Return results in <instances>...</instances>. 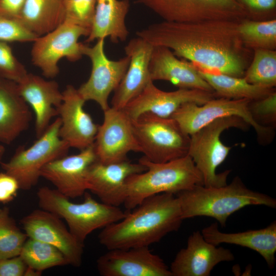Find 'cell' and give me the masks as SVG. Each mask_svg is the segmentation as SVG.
<instances>
[{
	"mask_svg": "<svg viewBox=\"0 0 276 276\" xmlns=\"http://www.w3.org/2000/svg\"><path fill=\"white\" fill-rule=\"evenodd\" d=\"M238 22L164 20L137 31L136 35L153 46L169 48L176 57L201 69L243 77L252 60L253 50L244 45Z\"/></svg>",
	"mask_w": 276,
	"mask_h": 276,
	"instance_id": "obj_1",
	"label": "cell"
},
{
	"mask_svg": "<svg viewBox=\"0 0 276 276\" xmlns=\"http://www.w3.org/2000/svg\"><path fill=\"white\" fill-rule=\"evenodd\" d=\"M133 210L100 233L99 242L108 250L149 246L177 231L183 220L179 200L171 193L149 197Z\"/></svg>",
	"mask_w": 276,
	"mask_h": 276,
	"instance_id": "obj_2",
	"label": "cell"
},
{
	"mask_svg": "<svg viewBox=\"0 0 276 276\" xmlns=\"http://www.w3.org/2000/svg\"><path fill=\"white\" fill-rule=\"evenodd\" d=\"M183 219L205 216L216 219L225 226L228 217L248 205L276 208V200L265 194L248 189L238 176L229 184L218 187L197 185L175 194Z\"/></svg>",
	"mask_w": 276,
	"mask_h": 276,
	"instance_id": "obj_3",
	"label": "cell"
},
{
	"mask_svg": "<svg viewBox=\"0 0 276 276\" xmlns=\"http://www.w3.org/2000/svg\"><path fill=\"white\" fill-rule=\"evenodd\" d=\"M139 162L147 170L131 175L126 180L123 204L128 211L151 196L163 193L176 194L195 186H203L201 174L188 154L165 163L152 162L143 156Z\"/></svg>",
	"mask_w": 276,
	"mask_h": 276,
	"instance_id": "obj_4",
	"label": "cell"
},
{
	"mask_svg": "<svg viewBox=\"0 0 276 276\" xmlns=\"http://www.w3.org/2000/svg\"><path fill=\"white\" fill-rule=\"evenodd\" d=\"M84 196V201L76 203L55 189L42 187L37 192L39 208L64 219L71 233L83 244L91 232L122 220L127 214L118 206L96 201L86 192Z\"/></svg>",
	"mask_w": 276,
	"mask_h": 276,
	"instance_id": "obj_5",
	"label": "cell"
},
{
	"mask_svg": "<svg viewBox=\"0 0 276 276\" xmlns=\"http://www.w3.org/2000/svg\"><path fill=\"white\" fill-rule=\"evenodd\" d=\"M249 127L241 118L225 117L216 119L190 135L188 154L201 174L204 186L218 187L227 184L230 170L216 173L217 168L225 160L232 148L222 142V133L231 128L245 131Z\"/></svg>",
	"mask_w": 276,
	"mask_h": 276,
	"instance_id": "obj_6",
	"label": "cell"
},
{
	"mask_svg": "<svg viewBox=\"0 0 276 276\" xmlns=\"http://www.w3.org/2000/svg\"><path fill=\"white\" fill-rule=\"evenodd\" d=\"M132 121L141 153L148 160L165 163L188 155L190 136L173 118L145 113Z\"/></svg>",
	"mask_w": 276,
	"mask_h": 276,
	"instance_id": "obj_7",
	"label": "cell"
},
{
	"mask_svg": "<svg viewBox=\"0 0 276 276\" xmlns=\"http://www.w3.org/2000/svg\"><path fill=\"white\" fill-rule=\"evenodd\" d=\"M61 123L58 117L32 146L19 147L8 162L0 163L4 171L16 178L20 189H32L41 177L45 165L67 155L70 147L59 136Z\"/></svg>",
	"mask_w": 276,
	"mask_h": 276,
	"instance_id": "obj_8",
	"label": "cell"
},
{
	"mask_svg": "<svg viewBox=\"0 0 276 276\" xmlns=\"http://www.w3.org/2000/svg\"><path fill=\"white\" fill-rule=\"evenodd\" d=\"M250 100L215 98L204 104L188 102L182 105L171 117L189 135L218 118L237 116L254 128L261 145L269 144L273 139L274 128L262 126L253 119L248 104Z\"/></svg>",
	"mask_w": 276,
	"mask_h": 276,
	"instance_id": "obj_9",
	"label": "cell"
},
{
	"mask_svg": "<svg viewBox=\"0 0 276 276\" xmlns=\"http://www.w3.org/2000/svg\"><path fill=\"white\" fill-rule=\"evenodd\" d=\"M165 21L189 22L206 20L240 22L247 18L235 0H136Z\"/></svg>",
	"mask_w": 276,
	"mask_h": 276,
	"instance_id": "obj_10",
	"label": "cell"
},
{
	"mask_svg": "<svg viewBox=\"0 0 276 276\" xmlns=\"http://www.w3.org/2000/svg\"><path fill=\"white\" fill-rule=\"evenodd\" d=\"M90 30L64 21L52 31L38 36L31 49L33 64L40 69L48 78L55 77L59 72L58 62L62 58L70 61L81 58L82 43L78 42L82 36H88Z\"/></svg>",
	"mask_w": 276,
	"mask_h": 276,
	"instance_id": "obj_11",
	"label": "cell"
},
{
	"mask_svg": "<svg viewBox=\"0 0 276 276\" xmlns=\"http://www.w3.org/2000/svg\"><path fill=\"white\" fill-rule=\"evenodd\" d=\"M104 47V39L97 40L92 47L82 43L83 55L90 59L91 70L88 79L77 89L86 101L96 102L103 111L109 107L108 97L123 79L130 62L128 56L118 60L109 59Z\"/></svg>",
	"mask_w": 276,
	"mask_h": 276,
	"instance_id": "obj_12",
	"label": "cell"
},
{
	"mask_svg": "<svg viewBox=\"0 0 276 276\" xmlns=\"http://www.w3.org/2000/svg\"><path fill=\"white\" fill-rule=\"evenodd\" d=\"M104 119L99 125L94 143L97 160L103 164L127 159L131 151L142 152L135 136L132 121L123 109L109 106L103 111Z\"/></svg>",
	"mask_w": 276,
	"mask_h": 276,
	"instance_id": "obj_13",
	"label": "cell"
},
{
	"mask_svg": "<svg viewBox=\"0 0 276 276\" xmlns=\"http://www.w3.org/2000/svg\"><path fill=\"white\" fill-rule=\"evenodd\" d=\"M216 98L214 93L197 89L179 88L165 91L150 82L142 91L123 108L132 120L145 113L169 118L183 104L193 102L202 105Z\"/></svg>",
	"mask_w": 276,
	"mask_h": 276,
	"instance_id": "obj_14",
	"label": "cell"
},
{
	"mask_svg": "<svg viewBox=\"0 0 276 276\" xmlns=\"http://www.w3.org/2000/svg\"><path fill=\"white\" fill-rule=\"evenodd\" d=\"M21 223L28 238L54 246L64 255L68 264L81 266L84 244L73 236L58 216L36 209L23 217Z\"/></svg>",
	"mask_w": 276,
	"mask_h": 276,
	"instance_id": "obj_15",
	"label": "cell"
},
{
	"mask_svg": "<svg viewBox=\"0 0 276 276\" xmlns=\"http://www.w3.org/2000/svg\"><path fill=\"white\" fill-rule=\"evenodd\" d=\"M97 267L103 276H172L170 268L149 246L109 250L98 259Z\"/></svg>",
	"mask_w": 276,
	"mask_h": 276,
	"instance_id": "obj_16",
	"label": "cell"
},
{
	"mask_svg": "<svg viewBox=\"0 0 276 276\" xmlns=\"http://www.w3.org/2000/svg\"><path fill=\"white\" fill-rule=\"evenodd\" d=\"M96 160L93 144L78 154L66 155L48 163L41 170L40 176L66 197L77 198L88 190V170Z\"/></svg>",
	"mask_w": 276,
	"mask_h": 276,
	"instance_id": "obj_17",
	"label": "cell"
},
{
	"mask_svg": "<svg viewBox=\"0 0 276 276\" xmlns=\"http://www.w3.org/2000/svg\"><path fill=\"white\" fill-rule=\"evenodd\" d=\"M62 95V101L57 108L61 122L59 134L70 148L81 151L94 144L99 125L84 110L86 101L74 86L67 85Z\"/></svg>",
	"mask_w": 276,
	"mask_h": 276,
	"instance_id": "obj_18",
	"label": "cell"
},
{
	"mask_svg": "<svg viewBox=\"0 0 276 276\" xmlns=\"http://www.w3.org/2000/svg\"><path fill=\"white\" fill-rule=\"evenodd\" d=\"M217 246L208 242L199 231L194 232L186 247L177 252L171 264L172 276H209L218 264L235 259L229 249Z\"/></svg>",
	"mask_w": 276,
	"mask_h": 276,
	"instance_id": "obj_19",
	"label": "cell"
},
{
	"mask_svg": "<svg viewBox=\"0 0 276 276\" xmlns=\"http://www.w3.org/2000/svg\"><path fill=\"white\" fill-rule=\"evenodd\" d=\"M147 170L143 164L125 160L103 164L97 160L89 167L88 190L107 204L118 206L125 201L124 187L127 178Z\"/></svg>",
	"mask_w": 276,
	"mask_h": 276,
	"instance_id": "obj_20",
	"label": "cell"
},
{
	"mask_svg": "<svg viewBox=\"0 0 276 276\" xmlns=\"http://www.w3.org/2000/svg\"><path fill=\"white\" fill-rule=\"evenodd\" d=\"M153 46L137 36L131 39L124 47L130 59L127 70L114 90L111 107L123 109L145 88L151 81L149 64Z\"/></svg>",
	"mask_w": 276,
	"mask_h": 276,
	"instance_id": "obj_21",
	"label": "cell"
},
{
	"mask_svg": "<svg viewBox=\"0 0 276 276\" xmlns=\"http://www.w3.org/2000/svg\"><path fill=\"white\" fill-rule=\"evenodd\" d=\"M17 84L20 95L35 114V133L38 138L47 130L52 119L58 116L62 92L56 81L45 80L32 73H28Z\"/></svg>",
	"mask_w": 276,
	"mask_h": 276,
	"instance_id": "obj_22",
	"label": "cell"
},
{
	"mask_svg": "<svg viewBox=\"0 0 276 276\" xmlns=\"http://www.w3.org/2000/svg\"><path fill=\"white\" fill-rule=\"evenodd\" d=\"M151 80L171 82L179 88L197 89L214 93L191 62L180 60L168 48L153 46L149 64Z\"/></svg>",
	"mask_w": 276,
	"mask_h": 276,
	"instance_id": "obj_23",
	"label": "cell"
},
{
	"mask_svg": "<svg viewBox=\"0 0 276 276\" xmlns=\"http://www.w3.org/2000/svg\"><path fill=\"white\" fill-rule=\"evenodd\" d=\"M204 238L209 242L218 246L227 243L248 248L259 253L270 269L275 265L276 252V221L267 227L239 233H223L215 222L201 231Z\"/></svg>",
	"mask_w": 276,
	"mask_h": 276,
	"instance_id": "obj_24",
	"label": "cell"
},
{
	"mask_svg": "<svg viewBox=\"0 0 276 276\" xmlns=\"http://www.w3.org/2000/svg\"><path fill=\"white\" fill-rule=\"evenodd\" d=\"M32 120L29 105L17 84L0 78V142L9 144L28 129Z\"/></svg>",
	"mask_w": 276,
	"mask_h": 276,
	"instance_id": "obj_25",
	"label": "cell"
},
{
	"mask_svg": "<svg viewBox=\"0 0 276 276\" xmlns=\"http://www.w3.org/2000/svg\"><path fill=\"white\" fill-rule=\"evenodd\" d=\"M130 7L129 0H97L90 32L86 40L109 37L113 43L126 40L129 31L126 17Z\"/></svg>",
	"mask_w": 276,
	"mask_h": 276,
	"instance_id": "obj_26",
	"label": "cell"
},
{
	"mask_svg": "<svg viewBox=\"0 0 276 276\" xmlns=\"http://www.w3.org/2000/svg\"><path fill=\"white\" fill-rule=\"evenodd\" d=\"M18 17L31 31L44 35L64 21V0H25Z\"/></svg>",
	"mask_w": 276,
	"mask_h": 276,
	"instance_id": "obj_27",
	"label": "cell"
},
{
	"mask_svg": "<svg viewBox=\"0 0 276 276\" xmlns=\"http://www.w3.org/2000/svg\"><path fill=\"white\" fill-rule=\"evenodd\" d=\"M196 67L212 88L216 98L254 100L263 98L275 90L274 87L249 83L243 77L231 76Z\"/></svg>",
	"mask_w": 276,
	"mask_h": 276,
	"instance_id": "obj_28",
	"label": "cell"
},
{
	"mask_svg": "<svg viewBox=\"0 0 276 276\" xmlns=\"http://www.w3.org/2000/svg\"><path fill=\"white\" fill-rule=\"evenodd\" d=\"M28 267L42 272L49 268L68 265L64 255L45 242L28 238L19 255Z\"/></svg>",
	"mask_w": 276,
	"mask_h": 276,
	"instance_id": "obj_29",
	"label": "cell"
},
{
	"mask_svg": "<svg viewBox=\"0 0 276 276\" xmlns=\"http://www.w3.org/2000/svg\"><path fill=\"white\" fill-rule=\"evenodd\" d=\"M238 32L244 45L255 49H276V18L254 20L248 18L238 22Z\"/></svg>",
	"mask_w": 276,
	"mask_h": 276,
	"instance_id": "obj_30",
	"label": "cell"
},
{
	"mask_svg": "<svg viewBox=\"0 0 276 276\" xmlns=\"http://www.w3.org/2000/svg\"><path fill=\"white\" fill-rule=\"evenodd\" d=\"M243 77L251 84L275 87L276 51L254 50L252 60Z\"/></svg>",
	"mask_w": 276,
	"mask_h": 276,
	"instance_id": "obj_31",
	"label": "cell"
},
{
	"mask_svg": "<svg viewBox=\"0 0 276 276\" xmlns=\"http://www.w3.org/2000/svg\"><path fill=\"white\" fill-rule=\"evenodd\" d=\"M28 238L10 215L7 207L0 209V260L19 256Z\"/></svg>",
	"mask_w": 276,
	"mask_h": 276,
	"instance_id": "obj_32",
	"label": "cell"
},
{
	"mask_svg": "<svg viewBox=\"0 0 276 276\" xmlns=\"http://www.w3.org/2000/svg\"><path fill=\"white\" fill-rule=\"evenodd\" d=\"M97 0H64L65 21L91 30Z\"/></svg>",
	"mask_w": 276,
	"mask_h": 276,
	"instance_id": "obj_33",
	"label": "cell"
},
{
	"mask_svg": "<svg viewBox=\"0 0 276 276\" xmlns=\"http://www.w3.org/2000/svg\"><path fill=\"white\" fill-rule=\"evenodd\" d=\"M38 37L23 24L18 17L0 13V41L33 42Z\"/></svg>",
	"mask_w": 276,
	"mask_h": 276,
	"instance_id": "obj_34",
	"label": "cell"
},
{
	"mask_svg": "<svg viewBox=\"0 0 276 276\" xmlns=\"http://www.w3.org/2000/svg\"><path fill=\"white\" fill-rule=\"evenodd\" d=\"M248 107L253 119L257 123L264 126L275 127V90L263 98L250 100Z\"/></svg>",
	"mask_w": 276,
	"mask_h": 276,
	"instance_id": "obj_35",
	"label": "cell"
},
{
	"mask_svg": "<svg viewBox=\"0 0 276 276\" xmlns=\"http://www.w3.org/2000/svg\"><path fill=\"white\" fill-rule=\"evenodd\" d=\"M28 73L13 54L10 46L7 42L0 41V78L18 83Z\"/></svg>",
	"mask_w": 276,
	"mask_h": 276,
	"instance_id": "obj_36",
	"label": "cell"
},
{
	"mask_svg": "<svg viewBox=\"0 0 276 276\" xmlns=\"http://www.w3.org/2000/svg\"><path fill=\"white\" fill-rule=\"evenodd\" d=\"M245 11L247 18L267 20L276 18V0H235Z\"/></svg>",
	"mask_w": 276,
	"mask_h": 276,
	"instance_id": "obj_37",
	"label": "cell"
},
{
	"mask_svg": "<svg viewBox=\"0 0 276 276\" xmlns=\"http://www.w3.org/2000/svg\"><path fill=\"white\" fill-rule=\"evenodd\" d=\"M19 189V185L15 177L6 172L0 173V203L12 201Z\"/></svg>",
	"mask_w": 276,
	"mask_h": 276,
	"instance_id": "obj_38",
	"label": "cell"
},
{
	"mask_svg": "<svg viewBox=\"0 0 276 276\" xmlns=\"http://www.w3.org/2000/svg\"><path fill=\"white\" fill-rule=\"evenodd\" d=\"M27 266L19 256L0 260V276H24Z\"/></svg>",
	"mask_w": 276,
	"mask_h": 276,
	"instance_id": "obj_39",
	"label": "cell"
},
{
	"mask_svg": "<svg viewBox=\"0 0 276 276\" xmlns=\"http://www.w3.org/2000/svg\"><path fill=\"white\" fill-rule=\"evenodd\" d=\"M25 0H0V13L19 17Z\"/></svg>",
	"mask_w": 276,
	"mask_h": 276,
	"instance_id": "obj_40",
	"label": "cell"
},
{
	"mask_svg": "<svg viewBox=\"0 0 276 276\" xmlns=\"http://www.w3.org/2000/svg\"><path fill=\"white\" fill-rule=\"evenodd\" d=\"M41 273L42 272L27 266L24 276H39Z\"/></svg>",
	"mask_w": 276,
	"mask_h": 276,
	"instance_id": "obj_41",
	"label": "cell"
},
{
	"mask_svg": "<svg viewBox=\"0 0 276 276\" xmlns=\"http://www.w3.org/2000/svg\"><path fill=\"white\" fill-rule=\"evenodd\" d=\"M5 151V148L3 147V146L0 144V163L4 155Z\"/></svg>",
	"mask_w": 276,
	"mask_h": 276,
	"instance_id": "obj_42",
	"label": "cell"
}]
</instances>
